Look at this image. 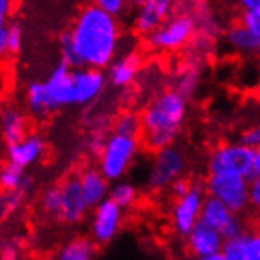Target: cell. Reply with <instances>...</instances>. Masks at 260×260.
<instances>
[{
    "instance_id": "obj_38",
    "label": "cell",
    "mask_w": 260,
    "mask_h": 260,
    "mask_svg": "<svg viewBox=\"0 0 260 260\" xmlns=\"http://www.w3.org/2000/svg\"><path fill=\"white\" fill-rule=\"evenodd\" d=\"M237 5L241 8V11L260 10V0H237Z\"/></svg>"
},
{
    "instance_id": "obj_20",
    "label": "cell",
    "mask_w": 260,
    "mask_h": 260,
    "mask_svg": "<svg viewBox=\"0 0 260 260\" xmlns=\"http://www.w3.org/2000/svg\"><path fill=\"white\" fill-rule=\"evenodd\" d=\"M100 244L93 238L78 237L65 243L57 252L60 260H91L98 255Z\"/></svg>"
},
{
    "instance_id": "obj_14",
    "label": "cell",
    "mask_w": 260,
    "mask_h": 260,
    "mask_svg": "<svg viewBox=\"0 0 260 260\" xmlns=\"http://www.w3.org/2000/svg\"><path fill=\"white\" fill-rule=\"evenodd\" d=\"M78 175H79L84 199L90 210L95 208L109 197L112 181L100 171V167H93V166L84 167L81 172H78Z\"/></svg>"
},
{
    "instance_id": "obj_7",
    "label": "cell",
    "mask_w": 260,
    "mask_h": 260,
    "mask_svg": "<svg viewBox=\"0 0 260 260\" xmlns=\"http://www.w3.org/2000/svg\"><path fill=\"white\" fill-rule=\"evenodd\" d=\"M251 178L241 175H208L205 191L224 202L234 213L244 215L251 208Z\"/></svg>"
},
{
    "instance_id": "obj_11",
    "label": "cell",
    "mask_w": 260,
    "mask_h": 260,
    "mask_svg": "<svg viewBox=\"0 0 260 260\" xmlns=\"http://www.w3.org/2000/svg\"><path fill=\"white\" fill-rule=\"evenodd\" d=\"M108 84V74L100 68L79 67L73 68V91L74 104L87 106L95 103Z\"/></svg>"
},
{
    "instance_id": "obj_15",
    "label": "cell",
    "mask_w": 260,
    "mask_h": 260,
    "mask_svg": "<svg viewBox=\"0 0 260 260\" xmlns=\"http://www.w3.org/2000/svg\"><path fill=\"white\" fill-rule=\"evenodd\" d=\"M46 151V144L44 139L38 134L30 133L25 137H22L21 141L7 144V156L8 161L18 164L21 167H25L37 162L41 159V156Z\"/></svg>"
},
{
    "instance_id": "obj_23",
    "label": "cell",
    "mask_w": 260,
    "mask_h": 260,
    "mask_svg": "<svg viewBox=\"0 0 260 260\" xmlns=\"http://www.w3.org/2000/svg\"><path fill=\"white\" fill-rule=\"evenodd\" d=\"M109 197L123 210H129L137 204V201H139V189H137V186L131 181L118 180V181H114V185L111 186Z\"/></svg>"
},
{
    "instance_id": "obj_12",
    "label": "cell",
    "mask_w": 260,
    "mask_h": 260,
    "mask_svg": "<svg viewBox=\"0 0 260 260\" xmlns=\"http://www.w3.org/2000/svg\"><path fill=\"white\" fill-rule=\"evenodd\" d=\"M175 0H147V2L136 10L133 18V27L136 34L142 37L150 35L156 30L167 18L172 16Z\"/></svg>"
},
{
    "instance_id": "obj_24",
    "label": "cell",
    "mask_w": 260,
    "mask_h": 260,
    "mask_svg": "<svg viewBox=\"0 0 260 260\" xmlns=\"http://www.w3.org/2000/svg\"><path fill=\"white\" fill-rule=\"evenodd\" d=\"M25 191L22 188L18 189H0V222L10 218L14 211L22 204Z\"/></svg>"
},
{
    "instance_id": "obj_22",
    "label": "cell",
    "mask_w": 260,
    "mask_h": 260,
    "mask_svg": "<svg viewBox=\"0 0 260 260\" xmlns=\"http://www.w3.org/2000/svg\"><path fill=\"white\" fill-rule=\"evenodd\" d=\"M235 213L229 208L224 202H221L219 199L208 196L204 201V207H202V213H201V221L218 229L221 232L222 229L227 225V222L232 219V216Z\"/></svg>"
},
{
    "instance_id": "obj_34",
    "label": "cell",
    "mask_w": 260,
    "mask_h": 260,
    "mask_svg": "<svg viewBox=\"0 0 260 260\" xmlns=\"http://www.w3.org/2000/svg\"><path fill=\"white\" fill-rule=\"evenodd\" d=\"M240 141L243 144H246L248 147H251V148L260 147V123L252 125V126L244 129L241 137H240Z\"/></svg>"
},
{
    "instance_id": "obj_10",
    "label": "cell",
    "mask_w": 260,
    "mask_h": 260,
    "mask_svg": "<svg viewBox=\"0 0 260 260\" xmlns=\"http://www.w3.org/2000/svg\"><path fill=\"white\" fill-rule=\"evenodd\" d=\"M185 240L188 252L192 257L202 260H224L222 244L225 238L218 229L199 221L185 237Z\"/></svg>"
},
{
    "instance_id": "obj_16",
    "label": "cell",
    "mask_w": 260,
    "mask_h": 260,
    "mask_svg": "<svg viewBox=\"0 0 260 260\" xmlns=\"http://www.w3.org/2000/svg\"><path fill=\"white\" fill-rule=\"evenodd\" d=\"M142 68L139 54L126 52L118 55L108 68V81L117 88H126L134 84Z\"/></svg>"
},
{
    "instance_id": "obj_8",
    "label": "cell",
    "mask_w": 260,
    "mask_h": 260,
    "mask_svg": "<svg viewBox=\"0 0 260 260\" xmlns=\"http://www.w3.org/2000/svg\"><path fill=\"white\" fill-rule=\"evenodd\" d=\"M205 197V181H192L186 194L174 199V205L171 208V224L175 235L185 238L191 232V229L201 221Z\"/></svg>"
},
{
    "instance_id": "obj_6",
    "label": "cell",
    "mask_w": 260,
    "mask_h": 260,
    "mask_svg": "<svg viewBox=\"0 0 260 260\" xmlns=\"http://www.w3.org/2000/svg\"><path fill=\"white\" fill-rule=\"evenodd\" d=\"M186 167L185 151L175 144L153 151L147 172V186L151 191H167L177 178L185 175Z\"/></svg>"
},
{
    "instance_id": "obj_17",
    "label": "cell",
    "mask_w": 260,
    "mask_h": 260,
    "mask_svg": "<svg viewBox=\"0 0 260 260\" xmlns=\"http://www.w3.org/2000/svg\"><path fill=\"white\" fill-rule=\"evenodd\" d=\"M48 87V91L54 98L58 108L74 104V91H73V67L65 63H58L57 68L52 71L49 79L44 82Z\"/></svg>"
},
{
    "instance_id": "obj_1",
    "label": "cell",
    "mask_w": 260,
    "mask_h": 260,
    "mask_svg": "<svg viewBox=\"0 0 260 260\" xmlns=\"http://www.w3.org/2000/svg\"><path fill=\"white\" fill-rule=\"evenodd\" d=\"M121 38L123 30L118 16L87 4L60 37L62 60L73 68L106 70L118 57Z\"/></svg>"
},
{
    "instance_id": "obj_29",
    "label": "cell",
    "mask_w": 260,
    "mask_h": 260,
    "mask_svg": "<svg viewBox=\"0 0 260 260\" xmlns=\"http://www.w3.org/2000/svg\"><path fill=\"white\" fill-rule=\"evenodd\" d=\"M199 81H201V70L197 67H191V68L185 70V73L178 78L175 88L181 95H185L189 100L196 93V90L199 87Z\"/></svg>"
},
{
    "instance_id": "obj_31",
    "label": "cell",
    "mask_w": 260,
    "mask_h": 260,
    "mask_svg": "<svg viewBox=\"0 0 260 260\" xmlns=\"http://www.w3.org/2000/svg\"><path fill=\"white\" fill-rule=\"evenodd\" d=\"M88 4L96 5L106 11H109L111 14H115V16H123V14L131 8L129 0H87Z\"/></svg>"
},
{
    "instance_id": "obj_32",
    "label": "cell",
    "mask_w": 260,
    "mask_h": 260,
    "mask_svg": "<svg viewBox=\"0 0 260 260\" xmlns=\"http://www.w3.org/2000/svg\"><path fill=\"white\" fill-rule=\"evenodd\" d=\"M246 260H260V231H246Z\"/></svg>"
},
{
    "instance_id": "obj_33",
    "label": "cell",
    "mask_w": 260,
    "mask_h": 260,
    "mask_svg": "<svg viewBox=\"0 0 260 260\" xmlns=\"http://www.w3.org/2000/svg\"><path fill=\"white\" fill-rule=\"evenodd\" d=\"M240 22H243L248 28H251L255 35L260 37V10H246V11H241Z\"/></svg>"
},
{
    "instance_id": "obj_27",
    "label": "cell",
    "mask_w": 260,
    "mask_h": 260,
    "mask_svg": "<svg viewBox=\"0 0 260 260\" xmlns=\"http://www.w3.org/2000/svg\"><path fill=\"white\" fill-rule=\"evenodd\" d=\"M112 128H114V131L121 133V134L141 136L142 118L139 114H136V112H123L115 118Z\"/></svg>"
},
{
    "instance_id": "obj_40",
    "label": "cell",
    "mask_w": 260,
    "mask_h": 260,
    "mask_svg": "<svg viewBox=\"0 0 260 260\" xmlns=\"http://www.w3.org/2000/svg\"><path fill=\"white\" fill-rule=\"evenodd\" d=\"M260 175V147L254 148V177Z\"/></svg>"
},
{
    "instance_id": "obj_4",
    "label": "cell",
    "mask_w": 260,
    "mask_h": 260,
    "mask_svg": "<svg viewBox=\"0 0 260 260\" xmlns=\"http://www.w3.org/2000/svg\"><path fill=\"white\" fill-rule=\"evenodd\" d=\"M208 175H241L254 177V148L238 142H221L210 151L207 159Z\"/></svg>"
},
{
    "instance_id": "obj_2",
    "label": "cell",
    "mask_w": 260,
    "mask_h": 260,
    "mask_svg": "<svg viewBox=\"0 0 260 260\" xmlns=\"http://www.w3.org/2000/svg\"><path fill=\"white\" fill-rule=\"evenodd\" d=\"M188 109V98L177 88L159 91L141 114L142 145L151 153L174 145L185 126Z\"/></svg>"
},
{
    "instance_id": "obj_5",
    "label": "cell",
    "mask_w": 260,
    "mask_h": 260,
    "mask_svg": "<svg viewBox=\"0 0 260 260\" xmlns=\"http://www.w3.org/2000/svg\"><path fill=\"white\" fill-rule=\"evenodd\" d=\"M197 32V22L191 14H172L156 30L147 35L151 49L158 52H177L192 41Z\"/></svg>"
},
{
    "instance_id": "obj_42",
    "label": "cell",
    "mask_w": 260,
    "mask_h": 260,
    "mask_svg": "<svg viewBox=\"0 0 260 260\" xmlns=\"http://www.w3.org/2000/svg\"><path fill=\"white\" fill-rule=\"evenodd\" d=\"M7 21H8V18L4 16V14H0V30H2L4 27H7V24H8Z\"/></svg>"
},
{
    "instance_id": "obj_37",
    "label": "cell",
    "mask_w": 260,
    "mask_h": 260,
    "mask_svg": "<svg viewBox=\"0 0 260 260\" xmlns=\"http://www.w3.org/2000/svg\"><path fill=\"white\" fill-rule=\"evenodd\" d=\"M0 257L2 258H16L18 257V249L13 243H5L0 248Z\"/></svg>"
},
{
    "instance_id": "obj_25",
    "label": "cell",
    "mask_w": 260,
    "mask_h": 260,
    "mask_svg": "<svg viewBox=\"0 0 260 260\" xmlns=\"http://www.w3.org/2000/svg\"><path fill=\"white\" fill-rule=\"evenodd\" d=\"M40 205L46 215H49L52 218H58L62 215V205H63V196H62V186L55 185L46 189L41 194Z\"/></svg>"
},
{
    "instance_id": "obj_39",
    "label": "cell",
    "mask_w": 260,
    "mask_h": 260,
    "mask_svg": "<svg viewBox=\"0 0 260 260\" xmlns=\"http://www.w3.org/2000/svg\"><path fill=\"white\" fill-rule=\"evenodd\" d=\"M8 54V37H7V27L0 30V58H4Z\"/></svg>"
},
{
    "instance_id": "obj_19",
    "label": "cell",
    "mask_w": 260,
    "mask_h": 260,
    "mask_svg": "<svg viewBox=\"0 0 260 260\" xmlns=\"http://www.w3.org/2000/svg\"><path fill=\"white\" fill-rule=\"evenodd\" d=\"M25 100L30 114L35 117H48L60 109L48 91V87H46L44 82L28 84L25 91Z\"/></svg>"
},
{
    "instance_id": "obj_13",
    "label": "cell",
    "mask_w": 260,
    "mask_h": 260,
    "mask_svg": "<svg viewBox=\"0 0 260 260\" xmlns=\"http://www.w3.org/2000/svg\"><path fill=\"white\" fill-rule=\"evenodd\" d=\"M63 196V205H62V215L60 219L67 224H79L85 219L88 213V205L84 199L81 181L78 174H71L65 177V180L60 183Z\"/></svg>"
},
{
    "instance_id": "obj_3",
    "label": "cell",
    "mask_w": 260,
    "mask_h": 260,
    "mask_svg": "<svg viewBox=\"0 0 260 260\" xmlns=\"http://www.w3.org/2000/svg\"><path fill=\"white\" fill-rule=\"evenodd\" d=\"M142 141L139 136L112 131L98 153V167L112 183L123 180L141 153Z\"/></svg>"
},
{
    "instance_id": "obj_28",
    "label": "cell",
    "mask_w": 260,
    "mask_h": 260,
    "mask_svg": "<svg viewBox=\"0 0 260 260\" xmlns=\"http://www.w3.org/2000/svg\"><path fill=\"white\" fill-rule=\"evenodd\" d=\"M222 257L224 260H246V232L224 240Z\"/></svg>"
},
{
    "instance_id": "obj_9",
    "label": "cell",
    "mask_w": 260,
    "mask_h": 260,
    "mask_svg": "<svg viewBox=\"0 0 260 260\" xmlns=\"http://www.w3.org/2000/svg\"><path fill=\"white\" fill-rule=\"evenodd\" d=\"M125 210L117 205L111 197L103 201L100 205L91 208L90 218V235L100 246H106L120 234L123 227Z\"/></svg>"
},
{
    "instance_id": "obj_21",
    "label": "cell",
    "mask_w": 260,
    "mask_h": 260,
    "mask_svg": "<svg viewBox=\"0 0 260 260\" xmlns=\"http://www.w3.org/2000/svg\"><path fill=\"white\" fill-rule=\"evenodd\" d=\"M2 133L7 144L21 141L22 137L30 134L28 117L16 108L5 109L2 114Z\"/></svg>"
},
{
    "instance_id": "obj_35",
    "label": "cell",
    "mask_w": 260,
    "mask_h": 260,
    "mask_svg": "<svg viewBox=\"0 0 260 260\" xmlns=\"http://www.w3.org/2000/svg\"><path fill=\"white\" fill-rule=\"evenodd\" d=\"M191 185H192V181H189V180L185 178V177H180V178H177V180L172 183L171 188H169V191H171L172 197L177 199V197H181L183 194H186V192L189 191Z\"/></svg>"
},
{
    "instance_id": "obj_30",
    "label": "cell",
    "mask_w": 260,
    "mask_h": 260,
    "mask_svg": "<svg viewBox=\"0 0 260 260\" xmlns=\"http://www.w3.org/2000/svg\"><path fill=\"white\" fill-rule=\"evenodd\" d=\"M7 37H8V55H18L22 48V28L19 22L10 21L7 24Z\"/></svg>"
},
{
    "instance_id": "obj_18",
    "label": "cell",
    "mask_w": 260,
    "mask_h": 260,
    "mask_svg": "<svg viewBox=\"0 0 260 260\" xmlns=\"http://www.w3.org/2000/svg\"><path fill=\"white\" fill-rule=\"evenodd\" d=\"M224 43L227 48L241 55H258L260 54V37L243 22L232 24L225 30Z\"/></svg>"
},
{
    "instance_id": "obj_26",
    "label": "cell",
    "mask_w": 260,
    "mask_h": 260,
    "mask_svg": "<svg viewBox=\"0 0 260 260\" xmlns=\"http://www.w3.org/2000/svg\"><path fill=\"white\" fill-rule=\"evenodd\" d=\"M24 167L8 161L0 171V188L18 189L24 181Z\"/></svg>"
},
{
    "instance_id": "obj_36",
    "label": "cell",
    "mask_w": 260,
    "mask_h": 260,
    "mask_svg": "<svg viewBox=\"0 0 260 260\" xmlns=\"http://www.w3.org/2000/svg\"><path fill=\"white\" fill-rule=\"evenodd\" d=\"M251 208L260 213V175L251 178Z\"/></svg>"
},
{
    "instance_id": "obj_41",
    "label": "cell",
    "mask_w": 260,
    "mask_h": 260,
    "mask_svg": "<svg viewBox=\"0 0 260 260\" xmlns=\"http://www.w3.org/2000/svg\"><path fill=\"white\" fill-rule=\"evenodd\" d=\"M145 2L147 0H129V5H131V8L137 10V8H141Z\"/></svg>"
}]
</instances>
